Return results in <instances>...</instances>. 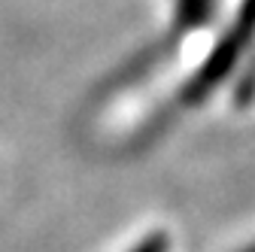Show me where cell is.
I'll return each instance as SVG.
<instances>
[{
	"instance_id": "cell-3",
	"label": "cell",
	"mask_w": 255,
	"mask_h": 252,
	"mask_svg": "<svg viewBox=\"0 0 255 252\" xmlns=\"http://www.w3.org/2000/svg\"><path fill=\"white\" fill-rule=\"evenodd\" d=\"M131 252H170V234H167V231H152V234L143 237Z\"/></svg>"
},
{
	"instance_id": "cell-5",
	"label": "cell",
	"mask_w": 255,
	"mask_h": 252,
	"mask_svg": "<svg viewBox=\"0 0 255 252\" xmlns=\"http://www.w3.org/2000/svg\"><path fill=\"white\" fill-rule=\"evenodd\" d=\"M243 252H255V243H249V246H246V249H243Z\"/></svg>"
},
{
	"instance_id": "cell-2",
	"label": "cell",
	"mask_w": 255,
	"mask_h": 252,
	"mask_svg": "<svg viewBox=\"0 0 255 252\" xmlns=\"http://www.w3.org/2000/svg\"><path fill=\"white\" fill-rule=\"evenodd\" d=\"M216 12V0H176V34L204 27Z\"/></svg>"
},
{
	"instance_id": "cell-4",
	"label": "cell",
	"mask_w": 255,
	"mask_h": 252,
	"mask_svg": "<svg viewBox=\"0 0 255 252\" xmlns=\"http://www.w3.org/2000/svg\"><path fill=\"white\" fill-rule=\"evenodd\" d=\"M255 94V64L246 67V76L237 82V94H234V101L237 104H249V98Z\"/></svg>"
},
{
	"instance_id": "cell-1",
	"label": "cell",
	"mask_w": 255,
	"mask_h": 252,
	"mask_svg": "<svg viewBox=\"0 0 255 252\" xmlns=\"http://www.w3.org/2000/svg\"><path fill=\"white\" fill-rule=\"evenodd\" d=\"M255 37V0H243L234 21L228 24V30L219 37V43L213 46V52L204 58V64L198 67V73L191 76L182 91H179V104L182 107H198L204 104L210 94L231 76V70L237 67V61L243 58V52L249 49Z\"/></svg>"
}]
</instances>
